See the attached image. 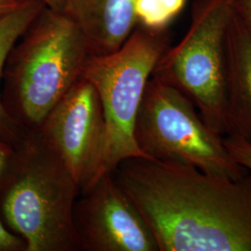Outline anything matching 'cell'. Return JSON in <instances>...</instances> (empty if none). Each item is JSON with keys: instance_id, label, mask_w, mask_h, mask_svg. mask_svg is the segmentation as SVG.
I'll return each instance as SVG.
<instances>
[{"instance_id": "1", "label": "cell", "mask_w": 251, "mask_h": 251, "mask_svg": "<svg viewBox=\"0 0 251 251\" xmlns=\"http://www.w3.org/2000/svg\"><path fill=\"white\" fill-rule=\"evenodd\" d=\"M158 251H251V171L239 179L132 156L110 171Z\"/></svg>"}, {"instance_id": "2", "label": "cell", "mask_w": 251, "mask_h": 251, "mask_svg": "<svg viewBox=\"0 0 251 251\" xmlns=\"http://www.w3.org/2000/svg\"><path fill=\"white\" fill-rule=\"evenodd\" d=\"M79 194L39 132H23L0 181V219L26 251H79L73 223Z\"/></svg>"}, {"instance_id": "3", "label": "cell", "mask_w": 251, "mask_h": 251, "mask_svg": "<svg viewBox=\"0 0 251 251\" xmlns=\"http://www.w3.org/2000/svg\"><path fill=\"white\" fill-rule=\"evenodd\" d=\"M90 54L80 29L45 7L9 52L1 98L22 132L36 131L54 105L79 80Z\"/></svg>"}, {"instance_id": "4", "label": "cell", "mask_w": 251, "mask_h": 251, "mask_svg": "<svg viewBox=\"0 0 251 251\" xmlns=\"http://www.w3.org/2000/svg\"><path fill=\"white\" fill-rule=\"evenodd\" d=\"M170 47L169 31L137 25L117 51L87 59L81 78L97 91L106 126L102 174L126 158L146 157L135 141L136 117L147 82Z\"/></svg>"}, {"instance_id": "5", "label": "cell", "mask_w": 251, "mask_h": 251, "mask_svg": "<svg viewBox=\"0 0 251 251\" xmlns=\"http://www.w3.org/2000/svg\"><path fill=\"white\" fill-rule=\"evenodd\" d=\"M135 141L146 157L239 179L250 171L234 160L224 136L210 128L179 90L151 76L136 117Z\"/></svg>"}, {"instance_id": "6", "label": "cell", "mask_w": 251, "mask_h": 251, "mask_svg": "<svg viewBox=\"0 0 251 251\" xmlns=\"http://www.w3.org/2000/svg\"><path fill=\"white\" fill-rule=\"evenodd\" d=\"M233 0H195L187 33L170 47L152 76L179 90L207 126L228 134L226 33Z\"/></svg>"}, {"instance_id": "7", "label": "cell", "mask_w": 251, "mask_h": 251, "mask_svg": "<svg viewBox=\"0 0 251 251\" xmlns=\"http://www.w3.org/2000/svg\"><path fill=\"white\" fill-rule=\"evenodd\" d=\"M36 131L66 166L80 192L102 175L106 126L98 93L89 81H77Z\"/></svg>"}, {"instance_id": "8", "label": "cell", "mask_w": 251, "mask_h": 251, "mask_svg": "<svg viewBox=\"0 0 251 251\" xmlns=\"http://www.w3.org/2000/svg\"><path fill=\"white\" fill-rule=\"evenodd\" d=\"M73 223L79 251H158L144 218L110 172L81 191Z\"/></svg>"}, {"instance_id": "9", "label": "cell", "mask_w": 251, "mask_h": 251, "mask_svg": "<svg viewBox=\"0 0 251 251\" xmlns=\"http://www.w3.org/2000/svg\"><path fill=\"white\" fill-rule=\"evenodd\" d=\"M136 0H64L63 13L80 29L91 55L117 51L138 25Z\"/></svg>"}, {"instance_id": "10", "label": "cell", "mask_w": 251, "mask_h": 251, "mask_svg": "<svg viewBox=\"0 0 251 251\" xmlns=\"http://www.w3.org/2000/svg\"><path fill=\"white\" fill-rule=\"evenodd\" d=\"M228 134L251 144V33L233 9L226 33Z\"/></svg>"}, {"instance_id": "11", "label": "cell", "mask_w": 251, "mask_h": 251, "mask_svg": "<svg viewBox=\"0 0 251 251\" xmlns=\"http://www.w3.org/2000/svg\"><path fill=\"white\" fill-rule=\"evenodd\" d=\"M42 0H26L21 7L0 20V137L13 145L23 132L9 117L1 98V83L9 52L36 15L45 8Z\"/></svg>"}, {"instance_id": "12", "label": "cell", "mask_w": 251, "mask_h": 251, "mask_svg": "<svg viewBox=\"0 0 251 251\" xmlns=\"http://www.w3.org/2000/svg\"><path fill=\"white\" fill-rule=\"evenodd\" d=\"M187 0H136L138 25L153 32L168 31L171 23L186 6Z\"/></svg>"}, {"instance_id": "13", "label": "cell", "mask_w": 251, "mask_h": 251, "mask_svg": "<svg viewBox=\"0 0 251 251\" xmlns=\"http://www.w3.org/2000/svg\"><path fill=\"white\" fill-rule=\"evenodd\" d=\"M224 141L234 160L251 171V144L233 135L224 136Z\"/></svg>"}, {"instance_id": "14", "label": "cell", "mask_w": 251, "mask_h": 251, "mask_svg": "<svg viewBox=\"0 0 251 251\" xmlns=\"http://www.w3.org/2000/svg\"><path fill=\"white\" fill-rule=\"evenodd\" d=\"M0 251H26L25 242L11 233L0 219Z\"/></svg>"}, {"instance_id": "15", "label": "cell", "mask_w": 251, "mask_h": 251, "mask_svg": "<svg viewBox=\"0 0 251 251\" xmlns=\"http://www.w3.org/2000/svg\"><path fill=\"white\" fill-rule=\"evenodd\" d=\"M14 152V145L0 137V181Z\"/></svg>"}, {"instance_id": "16", "label": "cell", "mask_w": 251, "mask_h": 251, "mask_svg": "<svg viewBox=\"0 0 251 251\" xmlns=\"http://www.w3.org/2000/svg\"><path fill=\"white\" fill-rule=\"evenodd\" d=\"M233 9L251 33V0H233Z\"/></svg>"}, {"instance_id": "17", "label": "cell", "mask_w": 251, "mask_h": 251, "mask_svg": "<svg viewBox=\"0 0 251 251\" xmlns=\"http://www.w3.org/2000/svg\"><path fill=\"white\" fill-rule=\"evenodd\" d=\"M26 0H0V20L18 9Z\"/></svg>"}, {"instance_id": "18", "label": "cell", "mask_w": 251, "mask_h": 251, "mask_svg": "<svg viewBox=\"0 0 251 251\" xmlns=\"http://www.w3.org/2000/svg\"><path fill=\"white\" fill-rule=\"evenodd\" d=\"M42 1L45 3L46 7L63 13L64 0H42Z\"/></svg>"}]
</instances>
